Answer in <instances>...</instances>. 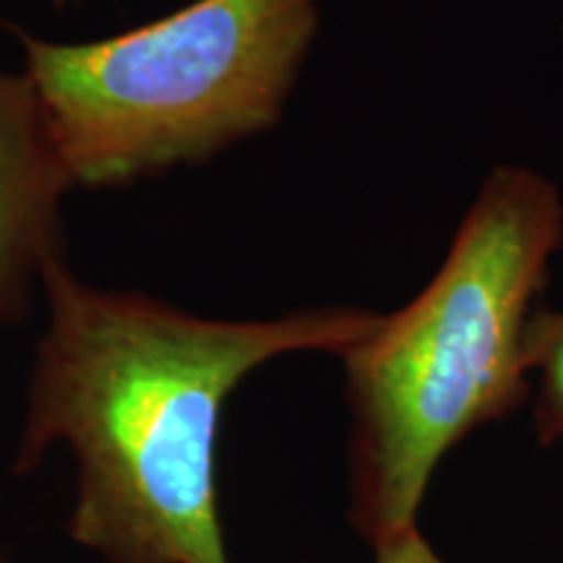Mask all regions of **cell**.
I'll use <instances>...</instances> for the list:
<instances>
[{
    "label": "cell",
    "mask_w": 563,
    "mask_h": 563,
    "mask_svg": "<svg viewBox=\"0 0 563 563\" xmlns=\"http://www.w3.org/2000/svg\"><path fill=\"white\" fill-rule=\"evenodd\" d=\"M11 475L55 449L74 462L70 543L100 563H235L217 501L222 410L251 373L302 352L340 357L382 313L321 306L277 319H209L47 264Z\"/></svg>",
    "instance_id": "1"
},
{
    "label": "cell",
    "mask_w": 563,
    "mask_h": 563,
    "mask_svg": "<svg viewBox=\"0 0 563 563\" xmlns=\"http://www.w3.org/2000/svg\"><path fill=\"white\" fill-rule=\"evenodd\" d=\"M561 245L559 186L493 167L431 282L340 355L347 517L371 548L415 530L443 456L530 397V323Z\"/></svg>",
    "instance_id": "2"
},
{
    "label": "cell",
    "mask_w": 563,
    "mask_h": 563,
    "mask_svg": "<svg viewBox=\"0 0 563 563\" xmlns=\"http://www.w3.org/2000/svg\"><path fill=\"white\" fill-rule=\"evenodd\" d=\"M321 26L319 0H191L89 42L9 24L76 188H123L272 131Z\"/></svg>",
    "instance_id": "3"
},
{
    "label": "cell",
    "mask_w": 563,
    "mask_h": 563,
    "mask_svg": "<svg viewBox=\"0 0 563 563\" xmlns=\"http://www.w3.org/2000/svg\"><path fill=\"white\" fill-rule=\"evenodd\" d=\"M70 188L30 76L0 68V342L30 319L47 264L66 256Z\"/></svg>",
    "instance_id": "4"
},
{
    "label": "cell",
    "mask_w": 563,
    "mask_h": 563,
    "mask_svg": "<svg viewBox=\"0 0 563 563\" xmlns=\"http://www.w3.org/2000/svg\"><path fill=\"white\" fill-rule=\"evenodd\" d=\"M530 365L538 373L534 428L540 443L563 441V311L543 308L530 323Z\"/></svg>",
    "instance_id": "5"
},
{
    "label": "cell",
    "mask_w": 563,
    "mask_h": 563,
    "mask_svg": "<svg viewBox=\"0 0 563 563\" xmlns=\"http://www.w3.org/2000/svg\"><path fill=\"white\" fill-rule=\"evenodd\" d=\"M373 563H443L441 555L433 551L431 543L422 538L420 527L386 540L373 548Z\"/></svg>",
    "instance_id": "6"
},
{
    "label": "cell",
    "mask_w": 563,
    "mask_h": 563,
    "mask_svg": "<svg viewBox=\"0 0 563 563\" xmlns=\"http://www.w3.org/2000/svg\"><path fill=\"white\" fill-rule=\"evenodd\" d=\"M76 3H81V0H53L55 9H66V5H76Z\"/></svg>",
    "instance_id": "7"
},
{
    "label": "cell",
    "mask_w": 563,
    "mask_h": 563,
    "mask_svg": "<svg viewBox=\"0 0 563 563\" xmlns=\"http://www.w3.org/2000/svg\"><path fill=\"white\" fill-rule=\"evenodd\" d=\"M0 563H11L9 559H5V555H0Z\"/></svg>",
    "instance_id": "8"
}]
</instances>
